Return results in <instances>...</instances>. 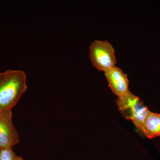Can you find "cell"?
<instances>
[{"label": "cell", "mask_w": 160, "mask_h": 160, "mask_svg": "<svg viewBox=\"0 0 160 160\" xmlns=\"http://www.w3.org/2000/svg\"><path fill=\"white\" fill-rule=\"evenodd\" d=\"M12 118V110L0 112V149L12 148L19 142V135Z\"/></svg>", "instance_id": "277c9868"}, {"label": "cell", "mask_w": 160, "mask_h": 160, "mask_svg": "<svg viewBox=\"0 0 160 160\" xmlns=\"http://www.w3.org/2000/svg\"><path fill=\"white\" fill-rule=\"evenodd\" d=\"M105 74L109 88L118 98L124 96L130 92L129 79L122 69L115 66Z\"/></svg>", "instance_id": "5b68a950"}, {"label": "cell", "mask_w": 160, "mask_h": 160, "mask_svg": "<svg viewBox=\"0 0 160 160\" xmlns=\"http://www.w3.org/2000/svg\"><path fill=\"white\" fill-rule=\"evenodd\" d=\"M27 89L25 72L6 70L0 73V112L12 110Z\"/></svg>", "instance_id": "6da1fadb"}, {"label": "cell", "mask_w": 160, "mask_h": 160, "mask_svg": "<svg viewBox=\"0 0 160 160\" xmlns=\"http://www.w3.org/2000/svg\"><path fill=\"white\" fill-rule=\"evenodd\" d=\"M89 57L93 66L105 72L115 66L117 62L114 49L107 41L92 42L89 47Z\"/></svg>", "instance_id": "3957f363"}, {"label": "cell", "mask_w": 160, "mask_h": 160, "mask_svg": "<svg viewBox=\"0 0 160 160\" xmlns=\"http://www.w3.org/2000/svg\"><path fill=\"white\" fill-rule=\"evenodd\" d=\"M142 132L149 139L160 136V114L149 111L144 122Z\"/></svg>", "instance_id": "8992f818"}, {"label": "cell", "mask_w": 160, "mask_h": 160, "mask_svg": "<svg viewBox=\"0 0 160 160\" xmlns=\"http://www.w3.org/2000/svg\"><path fill=\"white\" fill-rule=\"evenodd\" d=\"M119 110L126 119L130 120L142 132L144 122L149 112V109L139 98L130 92L116 101Z\"/></svg>", "instance_id": "7a4b0ae2"}, {"label": "cell", "mask_w": 160, "mask_h": 160, "mask_svg": "<svg viewBox=\"0 0 160 160\" xmlns=\"http://www.w3.org/2000/svg\"><path fill=\"white\" fill-rule=\"evenodd\" d=\"M0 160H24L15 153L12 148L0 149Z\"/></svg>", "instance_id": "52a82bcc"}]
</instances>
